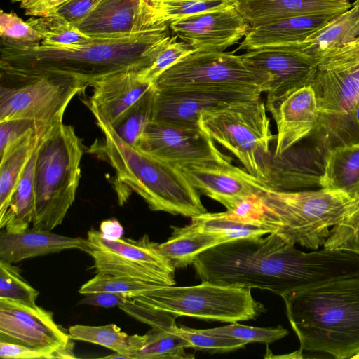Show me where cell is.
Listing matches in <instances>:
<instances>
[{"mask_svg": "<svg viewBox=\"0 0 359 359\" xmlns=\"http://www.w3.org/2000/svg\"><path fill=\"white\" fill-rule=\"evenodd\" d=\"M192 265L201 281L280 297L359 276V255L325 248L304 252L276 232L220 243L198 255Z\"/></svg>", "mask_w": 359, "mask_h": 359, "instance_id": "cell-1", "label": "cell"}, {"mask_svg": "<svg viewBox=\"0 0 359 359\" xmlns=\"http://www.w3.org/2000/svg\"><path fill=\"white\" fill-rule=\"evenodd\" d=\"M169 26L125 38H93L69 47H20L1 41V83L72 77L87 87L114 73L148 67L170 38Z\"/></svg>", "mask_w": 359, "mask_h": 359, "instance_id": "cell-2", "label": "cell"}, {"mask_svg": "<svg viewBox=\"0 0 359 359\" xmlns=\"http://www.w3.org/2000/svg\"><path fill=\"white\" fill-rule=\"evenodd\" d=\"M281 297L300 351L324 353L337 359L359 354V276Z\"/></svg>", "mask_w": 359, "mask_h": 359, "instance_id": "cell-3", "label": "cell"}, {"mask_svg": "<svg viewBox=\"0 0 359 359\" xmlns=\"http://www.w3.org/2000/svg\"><path fill=\"white\" fill-rule=\"evenodd\" d=\"M104 134L90 151L106 160L117 180L140 196L153 211L193 217L207 212L198 191L180 168L138 150L108 124L96 122Z\"/></svg>", "mask_w": 359, "mask_h": 359, "instance_id": "cell-4", "label": "cell"}, {"mask_svg": "<svg viewBox=\"0 0 359 359\" xmlns=\"http://www.w3.org/2000/svg\"><path fill=\"white\" fill-rule=\"evenodd\" d=\"M260 222L292 244L317 250L330 229L359 208V195L341 190L280 191L271 187L257 196Z\"/></svg>", "mask_w": 359, "mask_h": 359, "instance_id": "cell-5", "label": "cell"}, {"mask_svg": "<svg viewBox=\"0 0 359 359\" xmlns=\"http://www.w3.org/2000/svg\"><path fill=\"white\" fill-rule=\"evenodd\" d=\"M83 151L74 127L63 122L41 137L36 151L32 228L51 231L62 223L75 200Z\"/></svg>", "mask_w": 359, "mask_h": 359, "instance_id": "cell-6", "label": "cell"}, {"mask_svg": "<svg viewBox=\"0 0 359 359\" xmlns=\"http://www.w3.org/2000/svg\"><path fill=\"white\" fill-rule=\"evenodd\" d=\"M149 309L173 316L234 323L254 320L266 311L251 289L208 281L192 286L165 285L132 297Z\"/></svg>", "mask_w": 359, "mask_h": 359, "instance_id": "cell-7", "label": "cell"}, {"mask_svg": "<svg viewBox=\"0 0 359 359\" xmlns=\"http://www.w3.org/2000/svg\"><path fill=\"white\" fill-rule=\"evenodd\" d=\"M262 97L238 101L201 114L199 126L231 151L252 175L264 180L265 158L275 139Z\"/></svg>", "mask_w": 359, "mask_h": 359, "instance_id": "cell-8", "label": "cell"}, {"mask_svg": "<svg viewBox=\"0 0 359 359\" xmlns=\"http://www.w3.org/2000/svg\"><path fill=\"white\" fill-rule=\"evenodd\" d=\"M313 87L318 121L310 137L325 154L340 146L359 142V68L318 69Z\"/></svg>", "mask_w": 359, "mask_h": 359, "instance_id": "cell-9", "label": "cell"}, {"mask_svg": "<svg viewBox=\"0 0 359 359\" xmlns=\"http://www.w3.org/2000/svg\"><path fill=\"white\" fill-rule=\"evenodd\" d=\"M87 86L72 77L46 76L0 86V122L27 120L46 128L60 123L73 97Z\"/></svg>", "mask_w": 359, "mask_h": 359, "instance_id": "cell-10", "label": "cell"}, {"mask_svg": "<svg viewBox=\"0 0 359 359\" xmlns=\"http://www.w3.org/2000/svg\"><path fill=\"white\" fill-rule=\"evenodd\" d=\"M88 252L96 273L126 276L162 285H175V269L147 235L140 238L109 240L100 231L87 234Z\"/></svg>", "mask_w": 359, "mask_h": 359, "instance_id": "cell-11", "label": "cell"}, {"mask_svg": "<svg viewBox=\"0 0 359 359\" xmlns=\"http://www.w3.org/2000/svg\"><path fill=\"white\" fill-rule=\"evenodd\" d=\"M241 56L265 84L270 113L294 91L311 86L318 71V60L302 50L301 43L260 48Z\"/></svg>", "mask_w": 359, "mask_h": 359, "instance_id": "cell-12", "label": "cell"}, {"mask_svg": "<svg viewBox=\"0 0 359 359\" xmlns=\"http://www.w3.org/2000/svg\"><path fill=\"white\" fill-rule=\"evenodd\" d=\"M154 85L157 88L233 86L267 91L264 82L247 67L241 55L223 51H194L164 71Z\"/></svg>", "mask_w": 359, "mask_h": 359, "instance_id": "cell-13", "label": "cell"}, {"mask_svg": "<svg viewBox=\"0 0 359 359\" xmlns=\"http://www.w3.org/2000/svg\"><path fill=\"white\" fill-rule=\"evenodd\" d=\"M71 340L51 312L36 304L0 298V341L53 353L55 358H75Z\"/></svg>", "mask_w": 359, "mask_h": 359, "instance_id": "cell-14", "label": "cell"}, {"mask_svg": "<svg viewBox=\"0 0 359 359\" xmlns=\"http://www.w3.org/2000/svg\"><path fill=\"white\" fill-rule=\"evenodd\" d=\"M250 87L172 86L156 88L154 120L178 127L198 129L201 114L231 103L261 97Z\"/></svg>", "mask_w": 359, "mask_h": 359, "instance_id": "cell-15", "label": "cell"}, {"mask_svg": "<svg viewBox=\"0 0 359 359\" xmlns=\"http://www.w3.org/2000/svg\"><path fill=\"white\" fill-rule=\"evenodd\" d=\"M138 150L177 166L190 164H231L215 141L201 128L178 127L153 120L135 146Z\"/></svg>", "mask_w": 359, "mask_h": 359, "instance_id": "cell-16", "label": "cell"}, {"mask_svg": "<svg viewBox=\"0 0 359 359\" xmlns=\"http://www.w3.org/2000/svg\"><path fill=\"white\" fill-rule=\"evenodd\" d=\"M168 25L144 0H100L76 26L92 38H125Z\"/></svg>", "mask_w": 359, "mask_h": 359, "instance_id": "cell-17", "label": "cell"}, {"mask_svg": "<svg viewBox=\"0 0 359 359\" xmlns=\"http://www.w3.org/2000/svg\"><path fill=\"white\" fill-rule=\"evenodd\" d=\"M168 26L175 36L198 51H223L250 29L236 6L182 18Z\"/></svg>", "mask_w": 359, "mask_h": 359, "instance_id": "cell-18", "label": "cell"}, {"mask_svg": "<svg viewBox=\"0 0 359 359\" xmlns=\"http://www.w3.org/2000/svg\"><path fill=\"white\" fill-rule=\"evenodd\" d=\"M178 167L198 191L222 203L227 210L233 209L244 198L258 196L269 187L264 180L232 163L190 164Z\"/></svg>", "mask_w": 359, "mask_h": 359, "instance_id": "cell-19", "label": "cell"}, {"mask_svg": "<svg viewBox=\"0 0 359 359\" xmlns=\"http://www.w3.org/2000/svg\"><path fill=\"white\" fill-rule=\"evenodd\" d=\"M152 84L141 80L136 70L109 74L92 86L93 94L86 104L96 122L112 126Z\"/></svg>", "mask_w": 359, "mask_h": 359, "instance_id": "cell-20", "label": "cell"}, {"mask_svg": "<svg viewBox=\"0 0 359 359\" xmlns=\"http://www.w3.org/2000/svg\"><path fill=\"white\" fill-rule=\"evenodd\" d=\"M277 128L275 155H280L310 137L318 121V106L311 86L294 91L271 112Z\"/></svg>", "mask_w": 359, "mask_h": 359, "instance_id": "cell-21", "label": "cell"}, {"mask_svg": "<svg viewBox=\"0 0 359 359\" xmlns=\"http://www.w3.org/2000/svg\"><path fill=\"white\" fill-rule=\"evenodd\" d=\"M337 15L293 16L251 27L238 49L251 50L269 46L303 43Z\"/></svg>", "mask_w": 359, "mask_h": 359, "instance_id": "cell-22", "label": "cell"}, {"mask_svg": "<svg viewBox=\"0 0 359 359\" xmlns=\"http://www.w3.org/2000/svg\"><path fill=\"white\" fill-rule=\"evenodd\" d=\"M87 248L86 239L62 236L51 231L32 228L19 232L1 230L0 233V260L11 264L68 249L86 252Z\"/></svg>", "mask_w": 359, "mask_h": 359, "instance_id": "cell-23", "label": "cell"}, {"mask_svg": "<svg viewBox=\"0 0 359 359\" xmlns=\"http://www.w3.org/2000/svg\"><path fill=\"white\" fill-rule=\"evenodd\" d=\"M351 6L349 0H239L236 6L250 27L293 16L339 14Z\"/></svg>", "mask_w": 359, "mask_h": 359, "instance_id": "cell-24", "label": "cell"}, {"mask_svg": "<svg viewBox=\"0 0 359 359\" xmlns=\"http://www.w3.org/2000/svg\"><path fill=\"white\" fill-rule=\"evenodd\" d=\"M50 128L31 129L0 154V219L32 153Z\"/></svg>", "mask_w": 359, "mask_h": 359, "instance_id": "cell-25", "label": "cell"}, {"mask_svg": "<svg viewBox=\"0 0 359 359\" xmlns=\"http://www.w3.org/2000/svg\"><path fill=\"white\" fill-rule=\"evenodd\" d=\"M359 39V7L354 3L346 11L301 43L302 50L317 60L326 51Z\"/></svg>", "mask_w": 359, "mask_h": 359, "instance_id": "cell-26", "label": "cell"}, {"mask_svg": "<svg viewBox=\"0 0 359 359\" xmlns=\"http://www.w3.org/2000/svg\"><path fill=\"white\" fill-rule=\"evenodd\" d=\"M321 188L359 195V142L329 150L323 158Z\"/></svg>", "mask_w": 359, "mask_h": 359, "instance_id": "cell-27", "label": "cell"}, {"mask_svg": "<svg viewBox=\"0 0 359 359\" xmlns=\"http://www.w3.org/2000/svg\"><path fill=\"white\" fill-rule=\"evenodd\" d=\"M36 151L37 147L22 173L11 198L7 211L0 219V228H5L9 232L24 231L32 222L35 205Z\"/></svg>", "mask_w": 359, "mask_h": 359, "instance_id": "cell-28", "label": "cell"}, {"mask_svg": "<svg viewBox=\"0 0 359 359\" xmlns=\"http://www.w3.org/2000/svg\"><path fill=\"white\" fill-rule=\"evenodd\" d=\"M172 228V236L159 243L158 248L175 269L192 264L201 253L226 242L219 236L191 230L186 226Z\"/></svg>", "mask_w": 359, "mask_h": 359, "instance_id": "cell-29", "label": "cell"}, {"mask_svg": "<svg viewBox=\"0 0 359 359\" xmlns=\"http://www.w3.org/2000/svg\"><path fill=\"white\" fill-rule=\"evenodd\" d=\"M188 229L212 233L223 238L226 242L241 238L266 236L271 230L259 222L243 220L229 211L205 212L191 217Z\"/></svg>", "mask_w": 359, "mask_h": 359, "instance_id": "cell-30", "label": "cell"}, {"mask_svg": "<svg viewBox=\"0 0 359 359\" xmlns=\"http://www.w3.org/2000/svg\"><path fill=\"white\" fill-rule=\"evenodd\" d=\"M170 328L151 327L144 335H132L133 359H177L194 358L186 353L190 344Z\"/></svg>", "mask_w": 359, "mask_h": 359, "instance_id": "cell-31", "label": "cell"}, {"mask_svg": "<svg viewBox=\"0 0 359 359\" xmlns=\"http://www.w3.org/2000/svg\"><path fill=\"white\" fill-rule=\"evenodd\" d=\"M27 22L40 35L41 44L51 47H69L93 39L78 27L57 13L33 16Z\"/></svg>", "mask_w": 359, "mask_h": 359, "instance_id": "cell-32", "label": "cell"}, {"mask_svg": "<svg viewBox=\"0 0 359 359\" xmlns=\"http://www.w3.org/2000/svg\"><path fill=\"white\" fill-rule=\"evenodd\" d=\"M156 87L154 83L111 126L128 144L135 146L147 125L154 120Z\"/></svg>", "mask_w": 359, "mask_h": 359, "instance_id": "cell-33", "label": "cell"}, {"mask_svg": "<svg viewBox=\"0 0 359 359\" xmlns=\"http://www.w3.org/2000/svg\"><path fill=\"white\" fill-rule=\"evenodd\" d=\"M68 334L72 340L83 341L102 346L114 352L132 355V335L121 331L116 324L92 326L75 325L69 327Z\"/></svg>", "mask_w": 359, "mask_h": 359, "instance_id": "cell-34", "label": "cell"}, {"mask_svg": "<svg viewBox=\"0 0 359 359\" xmlns=\"http://www.w3.org/2000/svg\"><path fill=\"white\" fill-rule=\"evenodd\" d=\"M162 286L165 285L126 276L97 273L93 278L82 285L79 293L86 294L96 292H109L135 297Z\"/></svg>", "mask_w": 359, "mask_h": 359, "instance_id": "cell-35", "label": "cell"}, {"mask_svg": "<svg viewBox=\"0 0 359 359\" xmlns=\"http://www.w3.org/2000/svg\"><path fill=\"white\" fill-rule=\"evenodd\" d=\"M239 0H161L158 15L163 23L206 11L236 6Z\"/></svg>", "mask_w": 359, "mask_h": 359, "instance_id": "cell-36", "label": "cell"}, {"mask_svg": "<svg viewBox=\"0 0 359 359\" xmlns=\"http://www.w3.org/2000/svg\"><path fill=\"white\" fill-rule=\"evenodd\" d=\"M39 292L21 276L13 264L0 260V298L36 304Z\"/></svg>", "mask_w": 359, "mask_h": 359, "instance_id": "cell-37", "label": "cell"}, {"mask_svg": "<svg viewBox=\"0 0 359 359\" xmlns=\"http://www.w3.org/2000/svg\"><path fill=\"white\" fill-rule=\"evenodd\" d=\"M175 332L186 339L191 348L210 353H225L243 348L247 343L227 336L210 334L203 330L185 326L175 327Z\"/></svg>", "mask_w": 359, "mask_h": 359, "instance_id": "cell-38", "label": "cell"}, {"mask_svg": "<svg viewBox=\"0 0 359 359\" xmlns=\"http://www.w3.org/2000/svg\"><path fill=\"white\" fill-rule=\"evenodd\" d=\"M210 334L230 337L248 343L270 344L285 337L289 332L281 325L275 327H258L231 323L219 327L203 329Z\"/></svg>", "mask_w": 359, "mask_h": 359, "instance_id": "cell-39", "label": "cell"}, {"mask_svg": "<svg viewBox=\"0 0 359 359\" xmlns=\"http://www.w3.org/2000/svg\"><path fill=\"white\" fill-rule=\"evenodd\" d=\"M1 41L20 47H31L41 43L40 35L15 13L0 11Z\"/></svg>", "mask_w": 359, "mask_h": 359, "instance_id": "cell-40", "label": "cell"}, {"mask_svg": "<svg viewBox=\"0 0 359 359\" xmlns=\"http://www.w3.org/2000/svg\"><path fill=\"white\" fill-rule=\"evenodd\" d=\"M177 39L176 36H171L151 65L138 71L141 80L154 83L164 71L183 57L196 51L184 42L177 41Z\"/></svg>", "mask_w": 359, "mask_h": 359, "instance_id": "cell-41", "label": "cell"}, {"mask_svg": "<svg viewBox=\"0 0 359 359\" xmlns=\"http://www.w3.org/2000/svg\"><path fill=\"white\" fill-rule=\"evenodd\" d=\"M323 248L359 255V208L330 229Z\"/></svg>", "mask_w": 359, "mask_h": 359, "instance_id": "cell-42", "label": "cell"}, {"mask_svg": "<svg viewBox=\"0 0 359 359\" xmlns=\"http://www.w3.org/2000/svg\"><path fill=\"white\" fill-rule=\"evenodd\" d=\"M318 69L346 71L359 68V39L329 50L318 60Z\"/></svg>", "mask_w": 359, "mask_h": 359, "instance_id": "cell-43", "label": "cell"}, {"mask_svg": "<svg viewBox=\"0 0 359 359\" xmlns=\"http://www.w3.org/2000/svg\"><path fill=\"white\" fill-rule=\"evenodd\" d=\"M120 309L151 327L170 328L177 325L175 319L177 316L144 306L133 302L131 298Z\"/></svg>", "mask_w": 359, "mask_h": 359, "instance_id": "cell-44", "label": "cell"}, {"mask_svg": "<svg viewBox=\"0 0 359 359\" xmlns=\"http://www.w3.org/2000/svg\"><path fill=\"white\" fill-rule=\"evenodd\" d=\"M51 128V127H50ZM33 128H50L22 119L0 122V154L11 144Z\"/></svg>", "mask_w": 359, "mask_h": 359, "instance_id": "cell-45", "label": "cell"}, {"mask_svg": "<svg viewBox=\"0 0 359 359\" xmlns=\"http://www.w3.org/2000/svg\"><path fill=\"white\" fill-rule=\"evenodd\" d=\"M0 357L4 359L55 358L53 353L3 341H0Z\"/></svg>", "mask_w": 359, "mask_h": 359, "instance_id": "cell-46", "label": "cell"}, {"mask_svg": "<svg viewBox=\"0 0 359 359\" xmlns=\"http://www.w3.org/2000/svg\"><path fill=\"white\" fill-rule=\"evenodd\" d=\"M100 0H70L56 12L77 25L96 6Z\"/></svg>", "mask_w": 359, "mask_h": 359, "instance_id": "cell-47", "label": "cell"}, {"mask_svg": "<svg viewBox=\"0 0 359 359\" xmlns=\"http://www.w3.org/2000/svg\"><path fill=\"white\" fill-rule=\"evenodd\" d=\"M70 0H12L18 3L25 14L31 16H41L56 12Z\"/></svg>", "mask_w": 359, "mask_h": 359, "instance_id": "cell-48", "label": "cell"}, {"mask_svg": "<svg viewBox=\"0 0 359 359\" xmlns=\"http://www.w3.org/2000/svg\"><path fill=\"white\" fill-rule=\"evenodd\" d=\"M84 295L86 297L79 302L80 304L98 306L104 308L116 306L120 308L132 297L123 294L109 292H96Z\"/></svg>", "mask_w": 359, "mask_h": 359, "instance_id": "cell-49", "label": "cell"}, {"mask_svg": "<svg viewBox=\"0 0 359 359\" xmlns=\"http://www.w3.org/2000/svg\"><path fill=\"white\" fill-rule=\"evenodd\" d=\"M101 234L109 240H116L122 237L123 229L116 219L103 221L100 226Z\"/></svg>", "mask_w": 359, "mask_h": 359, "instance_id": "cell-50", "label": "cell"}, {"mask_svg": "<svg viewBox=\"0 0 359 359\" xmlns=\"http://www.w3.org/2000/svg\"><path fill=\"white\" fill-rule=\"evenodd\" d=\"M144 1L145 2H147V4H149L150 6H151L157 12L158 11L161 0H144Z\"/></svg>", "mask_w": 359, "mask_h": 359, "instance_id": "cell-51", "label": "cell"}, {"mask_svg": "<svg viewBox=\"0 0 359 359\" xmlns=\"http://www.w3.org/2000/svg\"><path fill=\"white\" fill-rule=\"evenodd\" d=\"M103 358H125V359H127V357L125 355H123V354H121V353H118L116 352H115V353H114L112 355L104 356Z\"/></svg>", "mask_w": 359, "mask_h": 359, "instance_id": "cell-52", "label": "cell"}, {"mask_svg": "<svg viewBox=\"0 0 359 359\" xmlns=\"http://www.w3.org/2000/svg\"><path fill=\"white\" fill-rule=\"evenodd\" d=\"M355 4H356L358 7H359V0H356L355 2H354Z\"/></svg>", "mask_w": 359, "mask_h": 359, "instance_id": "cell-53", "label": "cell"}]
</instances>
